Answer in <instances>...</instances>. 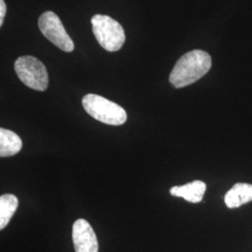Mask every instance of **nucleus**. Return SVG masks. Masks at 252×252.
<instances>
[{
    "label": "nucleus",
    "mask_w": 252,
    "mask_h": 252,
    "mask_svg": "<svg viewBox=\"0 0 252 252\" xmlns=\"http://www.w3.org/2000/svg\"><path fill=\"white\" fill-rule=\"evenodd\" d=\"M212 64L210 55L201 50H193L181 56L176 63L169 81L176 88H182L198 81L207 74Z\"/></svg>",
    "instance_id": "nucleus-1"
},
{
    "label": "nucleus",
    "mask_w": 252,
    "mask_h": 252,
    "mask_svg": "<svg viewBox=\"0 0 252 252\" xmlns=\"http://www.w3.org/2000/svg\"><path fill=\"white\" fill-rule=\"evenodd\" d=\"M82 106L90 116L106 125L122 126L127 120V114L124 108L97 94H86L82 98Z\"/></svg>",
    "instance_id": "nucleus-2"
},
{
    "label": "nucleus",
    "mask_w": 252,
    "mask_h": 252,
    "mask_svg": "<svg viewBox=\"0 0 252 252\" xmlns=\"http://www.w3.org/2000/svg\"><path fill=\"white\" fill-rule=\"evenodd\" d=\"M93 33L100 46L108 52H117L126 42L124 27L108 15L96 14L92 18Z\"/></svg>",
    "instance_id": "nucleus-3"
},
{
    "label": "nucleus",
    "mask_w": 252,
    "mask_h": 252,
    "mask_svg": "<svg viewBox=\"0 0 252 252\" xmlns=\"http://www.w3.org/2000/svg\"><path fill=\"white\" fill-rule=\"evenodd\" d=\"M19 79L27 87L36 91H45L49 86V75L44 63L34 56H22L14 63Z\"/></svg>",
    "instance_id": "nucleus-4"
},
{
    "label": "nucleus",
    "mask_w": 252,
    "mask_h": 252,
    "mask_svg": "<svg viewBox=\"0 0 252 252\" xmlns=\"http://www.w3.org/2000/svg\"><path fill=\"white\" fill-rule=\"evenodd\" d=\"M38 27L41 33L53 44L65 53L73 52L75 46L71 37L66 33L60 18L53 12L46 11L38 19Z\"/></svg>",
    "instance_id": "nucleus-5"
},
{
    "label": "nucleus",
    "mask_w": 252,
    "mask_h": 252,
    "mask_svg": "<svg viewBox=\"0 0 252 252\" xmlns=\"http://www.w3.org/2000/svg\"><path fill=\"white\" fill-rule=\"evenodd\" d=\"M72 238L75 252H98L96 234L87 220L79 219L74 222Z\"/></svg>",
    "instance_id": "nucleus-6"
},
{
    "label": "nucleus",
    "mask_w": 252,
    "mask_h": 252,
    "mask_svg": "<svg viewBox=\"0 0 252 252\" xmlns=\"http://www.w3.org/2000/svg\"><path fill=\"white\" fill-rule=\"evenodd\" d=\"M207 189V185L201 180H194L182 186H174L170 189V194L176 197H182L190 203H200Z\"/></svg>",
    "instance_id": "nucleus-7"
},
{
    "label": "nucleus",
    "mask_w": 252,
    "mask_h": 252,
    "mask_svg": "<svg viewBox=\"0 0 252 252\" xmlns=\"http://www.w3.org/2000/svg\"><path fill=\"white\" fill-rule=\"evenodd\" d=\"M225 205L229 208L241 207L252 201V185L248 183H236L225 194Z\"/></svg>",
    "instance_id": "nucleus-8"
},
{
    "label": "nucleus",
    "mask_w": 252,
    "mask_h": 252,
    "mask_svg": "<svg viewBox=\"0 0 252 252\" xmlns=\"http://www.w3.org/2000/svg\"><path fill=\"white\" fill-rule=\"evenodd\" d=\"M22 146V140L17 134L4 128L0 129V156L2 158L17 154Z\"/></svg>",
    "instance_id": "nucleus-9"
},
{
    "label": "nucleus",
    "mask_w": 252,
    "mask_h": 252,
    "mask_svg": "<svg viewBox=\"0 0 252 252\" xmlns=\"http://www.w3.org/2000/svg\"><path fill=\"white\" fill-rule=\"evenodd\" d=\"M18 198L13 194H4L0 196V229L3 230L9 224V220L17 210Z\"/></svg>",
    "instance_id": "nucleus-10"
},
{
    "label": "nucleus",
    "mask_w": 252,
    "mask_h": 252,
    "mask_svg": "<svg viewBox=\"0 0 252 252\" xmlns=\"http://www.w3.org/2000/svg\"><path fill=\"white\" fill-rule=\"evenodd\" d=\"M7 11V7H6V3L4 0H0V26L2 27L3 22H4V17Z\"/></svg>",
    "instance_id": "nucleus-11"
}]
</instances>
